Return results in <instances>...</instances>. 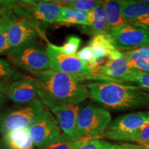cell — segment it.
Instances as JSON below:
<instances>
[{
    "mask_svg": "<svg viewBox=\"0 0 149 149\" xmlns=\"http://www.w3.org/2000/svg\"><path fill=\"white\" fill-rule=\"evenodd\" d=\"M37 96L48 109L79 104L90 96L85 80L48 69L35 75Z\"/></svg>",
    "mask_w": 149,
    "mask_h": 149,
    "instance_id": "cell-1",
    "label": "cell"
},
{
    "mask_svg": "<svg viewBox=\"0 0 149 149\" xmlns=\"http://www.w3.org/2000/svg\"><path fill=\"white\" fill-rule=\"evenodd\" d=\"M86 86L91 98L107 109L125 111L149 107V93L139 87L114 82H91Z\"/></svg>",
    "mask_w": 149,
    "mask_h": 149,
    "instance_id": "cell-2",
    "label": "cell"
},
{
    "mask_svg": "<svg viewBox=\"0 0 149 149\" xmlns=\"http://www.w3.org/2000/svg\"><path fill=\"white\" fill-rule=\"evenodd\" d=\"M8 59L15 66L34 75L50 68L46 47H44L37 39L11 51Z\"/></svg>",
    "mask_w": 149,
    "mask_h": 149,
    "instance_id": "cell-3",
    "label": "cell"
},
{
    "mask_svg": "<svg viewBox=\"0 0 149 149\" xmlns=\"http://www.w3.org/2000/svg\"><path fill=\"white\" fill-rule=\"evenodd\" d=\"M0 16L6 23L7 39L10 51L31 41L42 36L46 40L38 23L14 13L12 8L0 13Z\"/></svg>",
    "mask_w": 149,
    "mask_h": 149,
    "instance_id": "cell-4",
    "label": "cell"
},
{
    "mask_svg": "<svg viewBox=\"0 0 149 149\" xmlns=\"http://www.w3.org/2000/svg\"><path fill=\"white\" fill-rule=\"evenodd\" d=\"M44 105L37 99L7 110L0 114V133L28 128L44 111Z\"/></svg>",
    "mask_w": 149,
    "mask_h": 149,
    "instance_id": "cell-5",
    "label": "cell"
},
{
    "mask_svg": "<svg viewBox=\"0 0 149 149\" xmlns=\"http://www.w3.org/2000/svg\"><path fill=\"white\" fill-rule=\"evenodd\" d=\"M109 36L118 51H135L149 46V26L127 22L122 26L111 29Z\"/></svg>",
    "mask_w": 149,
    "mask_h": 149,
    "instance_id": "cell-6",
    "label": "cell"
},
{
    "mask_svg": "<svg viewBox=\"0 0 149 149\" xmlns=\"http://www.w3.org/2000/svg\"><path fill=\"white\" fill-rule=\"evenodd\" d=\"M108 57L107 62L93 70L89 75L81 77V79L103 81V82H126L134 68H130L123 53L115 49Z\"/></svg>",
    "mask_w": 149,
    "mask_h": 149,
    "instance_id": "cell-7",
    "label": "cell"
},
{
    "mask_svg": "<svg viewBox=\"0 0 149 149\" xmlns=\"http://www.w3.org/2000/svg\"><path fill=\"white\" fill-rule=\"evenodd\" d=\"M63 6L54 1H17L12 8L17 15L37 23L57 22Z\"/></svg>",
    "mask_w": 149,
    "mask_h": 149,
    "instance_id": "cell-8",
    "label": "cell"
},
{
    "mask_svg": "<svg viewBox=\"0 0 149 149\" xmlns=\"http://www.w3.org/2000/svg\"><path fill=\"white\" fill-rule=\"evenodd\" d=\"M111 121V115L107 109L89 104L79 112L78 132L81 137H97L104 133Z\"/></svg>",
    "mask_w": 149,
    "mask_h": 149,
    "instance_id": "cell-9",
    "label": "cell"
},
{
    "mask_svg": "<svg viewBox=\"0 0 149 149\" xmlns=\"http://www.w3.org/2000/svg\"><path fill=\"white\" fill-rule=\"evenodd\" d=\"M149 111L120 115L111 121L102 137L112 140L128 141L130 137L148 120Z\"/></svg>",
    "mask_w": 149,
    "mask_h": 149,
    "instance_id": "cell-10",
    "label": "cell"
},
{
    "mask_svg": "<svg viewBox=\"0 0 149 149\" xmlns=\"http://www.w3.org/2000/svg\"><path fill=\"white\" fill-rule=\"evenodd\" d=\"M27 128L33 144L38 149L61 134L57 119L46 109Z\"/></svg>",
    "mask_w": 149,
    "mask_h": 149,
    "instance_id": "cell-11",
    "label": "cell"
},
{
    "mask_svg": "<svg viewBox=\"0 0 149 149\" xmlns=\"http://www.w3.org/2000/svg\"><path fill=\"white\" fill-rule=\"evenodd\" d=\"M49 66L53 71L71 76L83 77L92 73L93 69L75 55H66L46 46Z\"/></svg>",
    "mask_w": 149,
    "mask_h": 149,
    "instance_id": "cell-12",
    "label": "cell"
},
{
    "mask_svg": "<svg viewBox=\"0 0 149 149\" xmlns=\"http://www.w3.org/2000/svg\"><path fill=\"white\" fill-rule=\"evenodd\" d=\"M7 96L19 104L29 103L37 96V83L35 77H24L8 86Z\"/></svg>",
    "mask_w": 149,
    "mask_h": 149,
    "instance_id": "cell-13",
    "label": "cell"
},
{
    "mask_svg": "<svg viewBox=\"0 0 149 149\" xmlns=\"http://www.w3.org/2000/svg\"><path fill=\"white\" fill-rule=\"evenodd\" d=\"M81 109L79 104H72L55 108L51 111L55 115L59 128L63 133L72 137H81L77 130V120Z\"/></svg>",
    "mask_w": 149,
    "mask_h": 149,
    "instance_id": "cell-14",
    "label": "cell"
},
{
    "mask_svg": "<svg viewBox=\"0 0 149 149\" xmlns=\"http://www.w3.org/2000/svg\"><path fill=\"white\" fill-rule=\"evenodd\" d=\"M121 10L126 22L149 26V4L141 1L122 0Z\"/></svg>",
    "mask_w": 149,
    "mask_h": 149,
    "instance_id": "cell-15",
    "label": "cell"
},
{
    "mask_svg": "<svg viewBox=\"0 0 149 149\" xmlns=\"http://www.w3.org/2000/svg\"><path fill=\"white\" fill-rule=\"evenodd\" d=\"M27 128L12 130L3 134L0 149H35Z\"/></svg>",
    "mask_w": 149,
    "mask_h": 149,
    "instance_id": "cell-16",
    "label": "cell"
},
{
    "mask_svg": "<svg viewBox=\"0 0 149 149\" xmlns=\"http://www.w3.org/2000/svg\"><path fill=\"white\" fill-rule=\"evenodd\" d=\"M85 29L93 35L109 33L111 29L108 24L103 1H100L95 8L88 13V24Z\"/></svg>",
    "mask_w": 149,
    "mask_h": 149,
    "instance_id": "cell-17",
    "label": "cell"
},
{
    "mask_svg": "<svg viewBox=\"0 0 149 149\" xmlns=\"http://www.w3.org/2000/svg\"><path fill=\"white\" fill-rule=\"evenodd\" d=\"M88 46L96 59L109 57L112 52L116 49L111 42L109 33L93 35L88 43Z\"/></svg>",
    "mask_w": 149,
    "mask_h": 149,
    "instance_id": "cell-18",
    "label": "cell"
},
{
    "mask_svg": "<svg viewBox=\"0 0 149 149\" xmlns=\"http://www.w3.org/2000/svg\"><path fill=\"white\" fill-rule=\"evenodd\" d=\"M103 4L110 29H117L127 23L128 22H126L122 16L121 1L106 0L103 1Z\"/></svg>",
    "mask_w": 149,
    "mask_h": 149,
    "instance_id": "cell-19",
    "label": "cell"
},
{
    "mask_svg": "<svg viewBox=\"0 0 149 149\" xmlns=\"http://www.w3.org/2000/svg\"><path fill=\"white\" fill-rule=\"evenodd\" d=\"M93 137H72L61 133L53 141L40 149H78Z\"/></svg>",
    "mask_w": 149,
    "mask_h": 149,
    "instance_id": "cell-20",
    "label": "cell"
},
{
    "mask_svg": "<svg viewBox=\"0 0 149 149\" xmlns=\"http://www.w3.org/2000/svg\"><path fill=\"white\" fill-rule=\"evenodd\" d=\"M57 22L81 25L86 27L88 24V13L68 7H63L61 15Z\"/></svg>",
    "mask_w": 149,
    "mask_h": 149,
    "instance_id": "cell-21",
    "label": "cell"
},
{
    "mask_svg": "<svg viewBox=\"0 0 149 149\" xmlns=\"http://www.w3.org/2000/svg\"><path fill=\"white\" fill-rule=\"evenodd\" d=\"M46 41L47 42V46L53 48L59 53L66 55H75L81 44V39L77 35H69L66 37V42L61 46L51 44L48 42V40Z\"/></svg>",
    "mask_w": 149,
    "mask_h": 149,
    "instance_id": "cell-22",
    "label": "cell"
},
{
    "mask_svg": "<svg viewBox=\"0 0 149 149\" xmlns=\"http://www.w3.org/2000/svg\"><path fill=\"white\" fill-rule=\"evenodd\" d=\"M25 77L17 71L10 63L3 59H0V82L7 84V81L17 80Z\"/></svg>",
    "mask_w": 149,
    "mask_h": 149,
    "instance_id": "cell-23",
    "label": "cell"
},
{
    "mask_svg": "<svg viewBox=\"0 0 149 149\" xmlns=\"http://www.w3.org/2000/svg\"><path fill=\"white\" fill-rule=\"evenodd\" d=\"M78 149H130V148L128 144H113L95 137L83 144Z\"/></svg>",
    "mask_w": 149,
    "mask_h": 149,
    "instance_id": "cell-24",
    "label": "cell"
},
{
    "mask_svg": "<svg viewBox=\"0 0 149 149\" xmlns=\"http://www.w3.org/2000/svg\"><path fill=\"white\" fill-rule=\"evenodd\" d=\"M123 55L127 59L131 68L142 72H149V64L135 51H124Z\"/></svg>",
    "mask_w": 149,
    "mask_h": 149,
    "instance_id": "cell-25",
    "label": "cell"
},
{
    "mask_svg": "<svg viewBox=\"0 0 149 149\" xmlns=\"http://www.w3.org/2000/svg\"><path fill=\"white\" fill-rule=\"evenodd\" d=\"M100 2L97 0H70L64 7H68L89 13L92 11Z\"/></svg>",
    "mask_w": 149,
    "mask_h": 149,
    "instance_id": "cell-26",
    "label": "cell"
},
{
    "mask_svg": "<svg viewBox=\"0 0 149 149\" xmlns=\"http://www.w3.org/2000/svg\"><path fill=\"white\" fill-rule=\"evenodd\" d=\"M128 82L136 83L139 85V88L149 91V72H142L135 69Z\"/></svg>",
    "mask_w": 149,
    "mask_h": 149,
    "instance_id": "cell-27",
    "label": "cell"
},
{
    "mask_svg": "<svg viewBox=\"0 0 149 149\" xmlns=\"http://www.w3.org/2000/svg\"><path fill=\"white\" fill-rule=\"evenodd\" d=\"M128 141L139 143L141 145L149 144V118L141 128L130 137Z\"/></svg>",
    "mask_w": 149,
    "mask_h": 149,
    "instance_id": "cell-28",
    "label": "cell"
},
{
    "mask_svg": "<svg viewBox=\"0 0 149 149\" xmlns=\"http://www.w3.org/2000/svg\"><path fill=\"white\" fill-rule=\"evenodd\" d=\"M10 52L7 39V29L6 23V25L0 31V55L5 54L8 55Z\"/></svg>",
    "mask_w": 149,
    "mask_h": 149,
    "instance_id": "cell-29",
    "label": "cell"
},
{
    "mask_svg": "<svg viewBox=\"0 0 149 149\" xmlns=\"http://www.w3.org/2000/svg\"><path fill=\"white\" fill-rule=\"evenodd\" d=\"M8 86L7 84L0 82V112L4 107L8 96H7V90Z\"/></svg>",
    "mask_w": 149,
    "mask_h": 149,
    "instance_id": "cell-30",
    "label": "cell"
},
{
    "mask_svg": "<svg viewBox=\"0 0 149 149\" xmlns=\"http://www.w3.org/2000/svg\"><path fill=\"white\" fill-rule=\"evenodd\" d=\"M135 51L149 64V46H144Z\"/></svg>",
    "mask_w": 149,
    "mask_h": 149,
    "instance_id": "cell-31",
    "label": "cell"
},
{
    "mask_svg": "<svg viewBox=\"0 0 149 149\" xmlns=\"http://www.w3.org/2000/svg\"><path fill=\"white\" fill-rule=\"evenodd\" d=\"M136 149H149V144L141 145V146H136Z\"/></svg>",
    "mask_w": 149,
    "mask_h": 149,
    "instance_id": "cell-32",
    "label": "cell"
},
{
    "mask_svg": "<svg viewBox=\"0 0 149 149\" xmlns=\"http://www.w3.org/2000/svg\"><path fill=\"white\" fill-rule=\"evenodd\" d=\"M5 25H6L5 20L3 19L1 17V16H0V31H1V29H2V28Z\"/></svg>",
    "mask_w": 149,
    "mask_h": 149,
    "instance_id": "cell-33",
    "label": "cell"
},
{
    "mask_svg": "<svg viewBox=\"0 0 149 149\" xmlns=\"http://www.w3.org/2000/svg\"><path fill=\"white\" fill-rule=\"evenodd\" d=\"M130 149H136V146H135V145L130 144Z\"/></svg>",
    "mask_w": 149,
    "mask_h": 149,
    "instance_id": "cell-34",
    "label": "cell"
}]
</instances>
